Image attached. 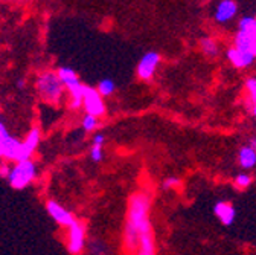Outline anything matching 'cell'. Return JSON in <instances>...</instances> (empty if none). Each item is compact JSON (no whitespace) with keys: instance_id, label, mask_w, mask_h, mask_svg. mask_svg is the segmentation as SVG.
Wrapping results in <instances>:
<instances>
[{"instance_id":"6da1fadb","label":"cell","mask_w":256,"mask_h":255,"mask_svg":"<svg viewBox=\"0 0 256 255\" xmlns=\"http://www.w3.org/2000/svg\"><path fill=\"white\" fill-rule=\"evenodd\" d=\"M152 194L150 189H138L128 199L126 218L122 231V247L126 255H136L142 235L152 231L150 220Z\"/></svg>"},{"instance_id":"7a4b0ae2","label":"cell","mask_w":256,"mask_h":255,"mask_svg":"<svg viewBox=\"0 0 256 255\" xmlns=\"http://www.w3.org/2000/svg\"><path fill=\"white\" fill-rule=\"evenodd\" d=\"M64 84L54 72H43L37 78V90L40 97L49 104H58L64 92Z\"/></svg>"},{"instance_id":"3957f363","label":"cell","mask_w":256,"mask_h":255,"mask_svg":"<svg viewBox=\"0 0 256 255\" xmlns=\"http://www.w3.org/2000/svg\"><path fill=\"white\" fill-rule=\"evenodd\" d=\"M36 174H37V170H36V165L34 162L30 161H23V162H17L11 171H10V176H8V182L12 188L16 189H23L26 188L32 180L36 179Z\"/></svg>"},{"instance_id":"277c9868","label":"cell","mask_w":256,"mask_h":255,"mask_svg":"<svg viewBox=\"0 0 256 255\" xmlns=\"http://www.w3.org/2000/svg\"><path fill=\"white\" fill-rule=\"evenodd\" d=\"M82 107L86 113L94 118H101L106 115V103L104 98L100 95L98 89L86 86L84 87V97H82Z\"/></svg>"},{"instance_id":"5b68a950","label":"cell","mask_w":256,"mask_h":255,"mask_svg":"<svg viewBox=\"0 0 256 255\" xmlns=\"http://www.w3.org/2000/svg\"><path fill=\"white\" fill-rule=\"evenodd\" d=\"M160 61H162V57H160L158 52L150 51V52L144 54V57L138 63V69H136L138 77L144 81L151 80L157 71V66L160 65Z\"/></svg>"},{"instance_id":"8992f818","label":"cell","mask_w":256,"mask_h":255,"mask_svg":"<svg viewBox=\"0 0 256 255\" xmlns=\"http://www.w3.org/2000/svg\"><path fill=\"white\" fill-rule=\"evenodd\" d=\"M86 246V226L80 221H75L69 228L68 234V249L72 255H80Z\"/></svg>"},{"instance_id":"52a82bcc","label":"cell","mask_w":256,"mask_h":255,"mask_svg":"<svg viewBox=\"0 0 256 255\" xmlns=\"http://www.w3.org/2000/svg\"><path fill=\"white\" fill-rule=\"evenodd\" d=\"M46 211L48 214L58 223L60 226H66L70 228L74 223L76 221L74 214L70 211H68L64 206H61L60 203H56L55 200H48L46 203Z\"/></svg>"},{"instance_id":"ba28073f","label":"cell","mask_w":256,"mask_h":255,"mask_svg":"<svg viewBox=\"0 0 256 255\" xmlns=\"http://www.w3.org/2000/svg\"><path fill=\"white\" fill-rule=\"evenodd\" d=\"M228 60L230 61V65L236 69H246L250 68L254 63V55L252 52H241L236 48H229L226 52Z\"/></svg>"},{"instance_id":"9c48e42d","label":"cell","mask_w":256,"mask_h":255,"mask_svg":"<svg viewBox=\"0 0 256 255\" xmlns=\"http://www.w3.org/2000/svg\"><path fill=\"white\" fill-rule=\"evenodd\" d=\"M236 11H238L236 2H234V0H222V2L216 5L214 19L216 23H228L236 16Z\"/></svg>"},{"instance_id":"30bf717a","label":"cell","mask_w":256,"mask_h":255,"mask_svg":"<svg viewBox=\"0 0 256 255\" xmlns=\"http://www.w3.org/2000/svg\"><path fill=\"white\" fill-rule=\"evenodd\" d=\"M214 212L216 218L226 226H230L236 218V209L230 202H224V200L216 202L214 206Z\"/></svg>"},{"instance_id":"8fae6325","label":"cell","mask_w":256,"mask_h":255,"mask_svg":"<svg viewBox=\"0 0 256 255\" xmlns=\"http://www.w3.org/2000/svg\"><path fill=\"white\" fill-rule=\"evenodd\" d=\"M56 75H58V78L61 80V83L64 84V87L68 89V92H70V90H74V89H76V87H80V86L82 84V83L80 81L76 72H75L74 69H70V68H66V66L58 68Z\"/></svg>"},{"instance_id":"7c38bea8","label":"cell","mask_w":256,"mask_h":255,"mask_svg":"<svg viewBox=\"0 0 256 255\" xmlns=\"http://www.w3.org/2000/svg\"><path fill=\"white\" fill-rule=\"evenodd\" d=\"M238 162L241 165V168L244 170H252L256 167V150H253L248 145H244L240 148L238 153Z\"/></svg>"},{"instance_id":"4fadbf2b","label":"cell","mask_w":256,"mask_h":255,"mask_svg":"<svg viewBox=\"0 0 256 255\" xmlns=\"http://www.w3.org/2000/svg\"><path fill=\"white\" fill-rule=\"evenodd\" d=\"M136 255H157L156 238H154V232L152 231H150L145 235H142Z\"/></svg>"},{"instance_id":"5bb4252c","label":"cell","mask_w":256,"mask_h":255,"mask_svg":"<svg viewBox=\"0 0 256 255\" xmlns=\"http://www.w3.org/2000/svg\"><path fill=\"white\" fill-rule=\"evenodd\" d=\"M238 33L256 42V20L252 16H244L238 23Z\"/></svg>"},{"instance_id":"9a60e30c","label":"cell","mask_w":256,"mask_h":255,"mask_svg":"<svg viewBox=\"0 0 256 255\" xmlns=\"http://www.w3.org/2000/svg\"><path fill=\"white\" fill-rule=\"evenodd\" d=\"M40 144V130L37 129V127H32L30 132L28 133L26 139L23 141V147L26 148V151L32 156V153H34L37 150Z\"/></svg>"},{"instance_id":"2e32d148","label":"cell","mask_w":256,"mask_h":255,"mask_svg":"<svg viewBox=\"0 0 256 255\" xmlns=\"http://www.w3.org/2000/svg\"><path fill=\"white\" fill-rule=\"evenodd\" d=\"M200 49L209 58H215L218 55V52H220L218 43L214 39H210V37H203L200 40Z\"/></svg>"},{"instance_id":"e0dca14e","label":"cell","mask_w":256,"mask_h":255,"mask_svg":"<svg viewBox=\"0 0 256 255\" xmlns=\"http://www.w3.org/2000/svg\"><path fill=\"white\" fill-rule=\"evenodd\" d=\"M253 43H254V40H252L250 37H247L241 33H236L235 40H234V48H236L241 52H252Z\"/></svg>"},{"instance_id":"ac0fdd59","label":"cell","mask_w":256,"mask_h":255,"mask_svg":"<svg viewBox=\"0 0 256 255\" xmlns=\"http://www.w3.org/2000/svg\"><path fill=\"white\" fill-rule=\"evenodd\" d=\"M246 89H247L248 98H250V103H252L253 116L256 118V77L247 78V81H246Z\"/></svg>"},{"instance_id":"d6986e66","label":"cell","mask_w":256,"mask_h":255,"mask_svg":"<svg viewBox=\"0 0 256 255\" xmlns=\"http://www.w3.org/2000/svg\"><path fill=\"white\" fill-rule=\"evenodd\" d=\"M116 90V86L112 80L106 78V80H101V83L98 84V92L100 95L104 98V97H110V95H113Z\"/></svg>"},{"instance_id":"ffe728a7","label":"cell","mask_w":256,"mask_h":255,"mask_svg":"<svg viewBox=\"0 0 256 255\" xmlns=\"http://www.w3.org/2000/svg\"><path fill=\"white\" fill-rule=\"evenodd\" d=\"M252 182H253V177H252L248 173H240V174H236V176H235V179H234L235 186H236V188H240V189H246V188H248V186L252 185Z\"/></svg>"},{"instance_id":"44dd1931","label":"cell","mask_w":256,"mask_h":255,"mask_svg":"<svg viewBox=\"0 0 256 255\" xmlns=\"http://www.w3.org/2000/svg\"><path fill=\"white\" fill-rule=\"evenodd\" d=\"M100 127V121L98 118H94V116H90V115H86L82 118V129L86 132H94L96 129Z\"/></svg>"},{"instance_id":"7402d4cb","label":"cell","mask_w":256,"mask_h":255,"mask_svg":"<svg viewBox=\"0 0 256 255\" xmlns=\"http://www.w3.org/2000/svg\"><path fill=\"white\" fill-rule=\"evenodd\" d=\"M102 156H104L102 147H100V145H92L90 157H92V161H93V162H100V161H102Z\"/></svg>"},{"instance_id":"603a6c76","label":"cell","mask_w":256,"mask_h":255,"mask_svg":"<svg viewBox=\"0 0 256 255\" xmlns=\"http://www.w3.org/2000/svg\"><path fill=\"white\" fill-rule=\"evenodd\" d=\"M180 179L178 177H166L165 180H164V183H162V186H164V189H171V188H176V186H178L180 185Z\"/></svg>"},{"instance_id":"cb8c5ba5","label":"cell","mask_w":256,"mask_h":255,"mask_svg":"<svg viewBox=\"0 0 256 255\" xmlns=\"http://www.w3.org/2000/svg\"><path fill=\"white\" fill-rule=\"evenodd\" d=\"M104 142H106V136H104L102 133H96V135L93 136V145H100V147H102Z\"/></svg>"},{"instance_id":"d4e9b609","label":"cell","mask_w":256,"mask_h":255,"mask_svg":"<svg viewBox=\"0 0 256 255\" xmlns=\"http://www.w3.org/2000/svg\"><path fill=\"white\" fill-rule=\"evenodd\" d=\"M10 136V133H8V130H6V127H5V124L0 121V142H2L5 138H8Z\"/></svg>"},{"instance_id":"484cf974","label":"cell","mask_w":256,"mask_h":255,"mask_svg":"<svg viewBox=\"0 0 256 255\" xmlns=\"http://www.w3.org/2000/svg\"><path fill=\"white\" fill-rule=\"evenodd\" d=\"M10 171H11V168H10L6 164H4L2 167H0V176L5 177V179H8V176H10Z\"/></svg>"},{"instance_id":"4316f807","label":"cell","mask_w":256,"mask_h":255,"mask_svg":"<svg viewBox=\"0 0 256 255\" xmlns=\"http://www.w3.org/2000/svg\"><path fill=\"white\" fill-rule=\"evenodd\" d=\"M247 145H248V147H252L253 150H256V138H250Z\"/></svg>"},{"instance_id":"83f0119b","label":"cell","mask_w":256,"mask_h":255,"mask_svg":"<svg viewBox=\"0 0 256 255\" xmlns=\"http://www.w3.org/2000/svg\"><path fill=\"white\" fill-rule=\"evenodd\" d=\"M23 86H24V81H23V80H18V83H17V87H18V89H22Z\"/></svg>"},{"instance_id":"f1b7e54d","label":"cell","mask_w":256,"mask_h":255,"mask_svg":"<svg viewBox=\"0 0 256 255\" xmlns=\"http://www.w3.org/2000/svg\"><path fill=\"white\" fill-rule=\"evenodd\" d=\"M252 54L254 55V58H256V42L253 43V48H252Z\"/></svg>"},{"instance_id":"f546056e","label":"cell","mask_w":256,"mask_h":255,"mask_svg":"<svg viewBox=\"0 0 256 255\" xmlns=\"http://www.w3.org/2000/svg\"><path fill=\"white\" fill-rule=\"evenodd\" d=\"M254 20H256V16H254Z\"/></svg>"}]
</instances>
